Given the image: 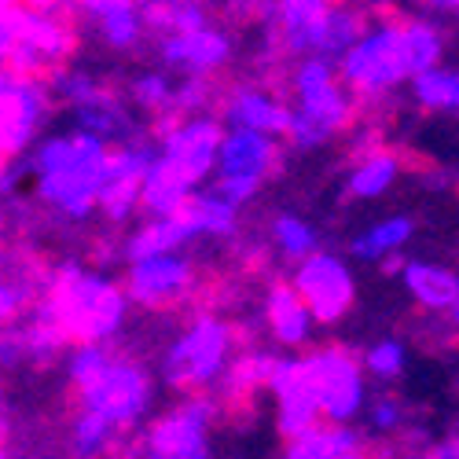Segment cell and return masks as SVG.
<instances>
[{
    "label": "cell",
    "instance_id": "10",
    "mask_svg": "<svg viewBox=\"0 0 459 459\" xmlns=\"http://www.w3.org/2000/svg\"><path fill=\"white\" fill-rule=\"evenodd\" d=\"M360 357V368H364V375L368 378H375V382H397L404 371H408V342H401V338H375L371 346L364 350V353H357Z\"/></svg>",
    "mask_w": 459,
    "mask_h": 459
},
{
    "label": "cell",
    "instance_id": "9",
    "mask_svg": "<svg viewBox=\"0 0 459 459\" xmlns=\"http://www.w3.org/2000/svg\"><path fill=\"white\" fill-rule=\"evenodd\" d=\"M280 459H368V437L357 427L320 423L298 441H287Z\"/></svg>",
    "mask_w": 459,
    "mask_h": 459
},
{
    "label": "cell",
    "instance_id": "4",
    "mask_svg": "<svg viewBox=\"0 0 459 459\" xmlns=\"http://www.w3.org/2000/svg\"><path fill=\"white\" fill-rule=\"evenodd\" d=\"M126 298L133 309L140 313H177L184 305L195 298L206 280L199 273L195 257L191 250H166V254H151V257H140L133 264H126L122 276H118Z\"/></svg>",
    "mask_w": 459,
    "mask_h": 459
},
{
    "label": "cell",
    "instance_id": "5",
    "mask_svg": "<svg viewBox=\"0 0 459 459\" xmlns=\"http://www.w3.org/2000/svg\"><path fill=\"white\" fill-rule=\"evenodd\" d=\"M221 415L217 394H191L180 397L169 411L147 419L136 441L143 459H213L210 430Z\"/></svg>",
    "mask_w": 459,
    "mask_h": 459
},
{
    "label": "cell",
    "instance_id": "11",
    "mask_svg": "<svg viewBox=\"0 0 459 459\" xmlns=\"http://www.w3.org/2000/svg\"><path fill=\"white\" fill-rule=\"evenodd\" d=\"M118 434H114L103 419L78 411L70 419V459H100L114 448Z\"/></svg>",
    "mask_w": 459,
    "mask_h": 459
},
{
    "label": "cell",
    "instance_id": "15",
    "mask_svg": "<svg viewBox=\"0 0 459 459\" xmlns=\"http://www.w3.org/2000/svg\"><path fill=\"white\" fill-rule=\"evenodd\" d=\"M0 459H12V455H8V448H4V445H0Z\"/></svg>",
    "mask_w": 459,
    "mask_h": 459
},
{
    "label": "cell",
    "instance_id": "3",
    "mask_svg": "<svg viewBox=\"0 0 459 459\" xmlns=\"http://www.w3.org/2000/svg\"><path fill=\"white\" fill-rule=\"evenodd\" d=\"M298 360L324 423L353 427V419H360L368 408V382L360 357L350 353L346 346H313Z\"/></svg>",
    "mask_w": 459,
    "mask_h": 459
},
{
    "label": "cell",
    "instance_id": "13",
    "mask_svg": "<svg viewBox=\"0 0 459 459\" xmlns=\"http://www.w3.org/2000/svg\"><path fill=\"white\" fill-rule=\"evenodd\" d=\"M423 459H459V434H448L437 445H430Z\"/></svg>",
    "mask_w": 459,
    "mask_h": 459
},
{
    "label": "cell",
    "instance_id": "12",
    "mask_svg": "<svg viewBox=\"0 0 459 459\" xmlns=\"http://www.w3.org/2000/svg\"><path fill=\"white\" fill-rule=\"evenodd\" d=\"M404 404L394 397V394H378V397H368V408H364V423L375 437H394L404 430Z\"/></svg>",
    "mask_w": 459,
    "mask_h": 459
},
{
    "label": "cell",
    "instance_id": "1",
    "mask_svg": "<svg viewBox=\"0 0 459 459\" xmlns=\"http://www.w3.org/2000/svg\"><path fill=\"white\" fill-rule=\"evenodd\" d=\"M239 346L243 342L232 320H224L221 313H195L191 324H184L162 346V357H159L162 386H169L180 397L213 394L228 364L236 360Z\"/></svg>",
    "mask_w": 459,
    "mask_h": 459
},
{
    "label": "cell",
    "instance_id": "6",
    "mask_svg": "<svg viewBox=\"0 0 459 459\" xmlns=\"http://www.w3.org/2000/svg\"><path fill=\"white\" fill-rule=\"evenodd\" d=\"M287 287L301 298V305L313 313L316 327H338L357 309V276L353 261L342 250H316L298 261L287 273Z\"/></svg>",
    "mask_w": 459,
    "mask_h": 459
},
{
    "label": "cell",
    "instance_id": "14",
    "mask_svg": "<svg viewBox=\"0 0 459 459\" xmlns=\"http://www.w3.org/2000/svg\"><path fill=\"white\" fill-rule=\"evenodd\" d=\"M122 459H143V455H140V448H136V445H133V448H129V452H126V455H122Z\"/></svg>",
    "mask_w": 459,
    "mask_h": 459
},
{
    "label": "cell",
    "instance_id": "8",
    "mask_svg": "<svg viewBox=\"0 0 459 459\" xmlns=\"http://www.w3.org/2000/svg\"><path fill=\"white\" fill-rule=\"evenodd\" d=\"M397 283L408 294V301L415 309H423L430 316H448L459 305V269L455 264H441L434 257H419V254H404V261L397 264Z\"/></svg>",
    "mask_w": 459,
    "mask_h": 459
},
{
    "label": "cell",
    "instance_id": "2",
    "mask_svg": "<svg viewBox=\"0 0 459 459\" xmlns=\"http://www.w3.org/2000/svg\"><path fill=\"white\" fill-rule=\"evenodd\" d=\"M155 408V375H151L136 357L110 353L107 368L78 390V411H89L114 430L129 434L147 423Z\"/></svg>",
    "mask_w": 459,
    "mask_h": 459
},
{
    "label": "cell",
    "instance_id": "7",
    "mask_svg": "<svg viewBox=\"0 0 459 459\" xmlns=\"http://www.w3.org/2000/svg\"><path fill=\"white\" fill-rule=\"evenodd\" d=\"M261 331L269 338V346L276 353L287 357H301L313 350L316 342V320L313 313L301 305V298L287 287V280H276L264 287V301H261Z\"/></svg>",
    "mask_w": 459,
    "mask_h": 459
}]
</instances>
